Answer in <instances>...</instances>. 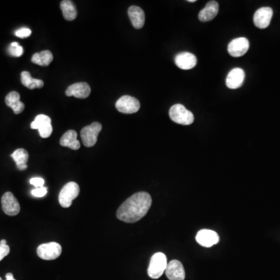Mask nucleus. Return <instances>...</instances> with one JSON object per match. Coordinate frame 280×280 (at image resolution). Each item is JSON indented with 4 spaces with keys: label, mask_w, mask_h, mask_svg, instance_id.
Masks as SVG:
<instances>
[{
    "label": "nucleus",
    "mask_w": 280,
    "mask_h": 280,
    "mask_svg": "<svg viewBox=\"0 0 280 280\" xmlns=\"http://www.w3.org/2000/svg\"><path fill=\"white\" fill-rule=\"evenodd\" d=\"M39 134H40L41 138L46 139L48 138V137H50L52 133V131H53L52 124L41 127L40 129H39Z\"/></svg>",
    "instance_id": "27"
},
{
    "label": "nucleus",
    "mask_w": 280,
    "mask_h": 280,
    "mask_svg": "<svg viewBox=\"0 0 280 280\" xmlns=\"http://www.w3.org/2000/svg\"><path fill=\"white\" fill-rule=\"evenodd\" d=\"M48 193V188L47 187H41V188H35L31 191V195L36 198H42Z\"/></svg>",
    "instance_id": "28"
},
{
    "label": "nucleus",
    "mask_w": 280,
    "mask_h": 280,
    "mask_svg": "<svg viewBox=\"0 0 280 280\" xmlns=\"http://www.w3.org/2000/svg\"><path fill=\"white\" fill-rule=\"evenodd\" d=\"M11 157L20 171H24L27 168V163L28 161L29 154L27 150L23 148H20L12 154Z\"/></svg>",
    "instance_id": "20"
},
{
    "label": "nucleus",
    "mask_w": 280,
    "mask_h": 280,
    "mask_svg": "<svg viewBox=\"0 0 280 280\" xmlns=\"http://www.w3.org/2000/svg\"><path fill=\"white\" fill-rule=\"evenodd\" d=\"M128 14L134 28H142L145 23V14L141 8L132 6L129 8Z\"/></svg>",
    "instance_id": "17"
},
{
    "label": "nucleus",
    "mask_w": 280,
    "mask_h": 280,
    "mask_svg": "<svg viewBox=\"0 0 280 280\" xmlns=\"http://www.w3.org/2000/svg\"><path fill=\"white\" fill-rule=\"evenodd\" d=\"M8 52L14 57H20L23 53V47L20 45L18 42H13L8 48Z\"/></svg>",
    "instance_id": "25"
},
{
    "label": "nucleus",
    "mask_w": 280,
    "mask_h": 280,
    "mask_svg": "<svg viewBox=\"0 0 280 280\" xmlns=\"http://www.w3.org/2000/svg\"><path fill=\"white\" fill-rule=\"evenodd\" d=\"M64 18L69 21H73L77 18V10L75 4L70 0H64L60 4Z\"/></svg>",
    "instance_id": "21"
},
{
    "label": "nucleus",
    "mask_w": 280,
    "mask_h": 280,
    "mask_svg": "<svg viewBox=\"0 0 280 280\" xmlns=\"http://www.w3.org/2000/svg\"><path fill=\"white\" fill-rule=\"evenodd\" d=\"M62 252L61 246L56 242H49L46 244H40L37 249L39 257L43 260H55L61 255Z\"/></svg>",
    "instance_id": "6"
},
{
    "label": "nucleus",
    "mask_w": 280,
    "mask_h": 280,
    "mask_svg": "<svg viewBox=\"0 0 280 280\" xmlns=\"http://www.w3.org/2000/svg\"><path fill=\"white\" fill-rule=\"evenodd\" d=\"M249 40L246 38H238L231 40L228 44L229 54L233 57H240L249 49Z\"/></svg>",
    "instance_id": "9"
},
{
    "label": "nucleus",
    "mask_w": 280,
    "mask_h": 280,
    "mask_svg": "<svg viewBox=\"0 0 280 280\" xmlns=\"http://www.w3.org/2000/svg\"><path fill=\"white\" fill-rule=\"evenodd\" d=\"M6 280H16L14 279V275L12 274V273H9L6 275Z\"/></svg>",
    "instance_id": "31"
},
{
    "label": "nucleus",
    "mask_w": 280,
    "mask_h": 280,
    "mask_svg": "<svg viewBox=\"0 0 280 280\" xmlns=\"http://www.w3.org/2000/svg\"><path fill=\"white\" fill-rule=\"evenodd\" d=\"M80 194V187L77 183L70 181L64 185L60 191L59 201L61 206L69 208L71 206L73 201L76 200Z\"/></svg>",
    "instance_id": "4"
},
{
    "label": "nucleus",
    "mask_w": 280,
    "mask_h": 280,
    "mask_svg": "<svg viewBox=\"0 0 280 280\" xmlns=\"http://www.w3.org/2000/svg\"><path fill=\"white\" fill-rule=\"evenodd\" d=\"M165 274L169 280H184L185 272L180 261L172 260L167 264Z\"/></svg>",
    "instance_id": "12"
},
{
    "label": "nucleus",
    "mask_w": 280,
    "mask_h": 280,
    "mask_svg": "<svg viewBox=\"0 0 280 280\" xmlns=\"http://www.w3.org/2000/svg\"><path fill=\"white\" fill-rule=\"evenodd\" d=\"M167 264V257L162 252L154 254L148 267V276L152 279H159L165 273Z\"/></svg>",
    "instance_id": "2"
},
{
    "label": "nucleus",
    "mask_w": 280,
    "mask_h": 280,
    "mask_svg": "<svg viewBox=\"0 0 280 280\" xmlns=\"http://www.w3.org/2000/svg\"><path fill=\"white\" fill-rule=\"evenodd\" d=\"M30 183L35 188H41V187H44V180L40 177H35L30 180Z\"/></svg>",
    "instance_id": "30"
},
{
    "label": "nucleus",
    "mask_w": 280,
    "mask_h": 280,
    "mask_svg": "<svg viewBox=\"0 0 280 280\" xmlns=\"http://www.w3.org/2000/svg\"><path fill=\"white\" fill-rule=\"evenodd\" d=\"M2 208L6 215L14 217L20 211L19 201L12 192H6L2 197Z\"/></svg>",
    "instance_id": "8"
},
{
    "label": "nucleus",
    "mask_w": 280,
    "mask_h": 280,
    "mask_svg": "<svg viewBox=\"0 0 280 280\" xmlns=\"http://www.w3.org/2000/svg\"><path fill=\"white\" fill-rule=\"evenodd\" d=\"M21 83L30 90L36 88H41L44 86V82L41 80L35 79L31 77L30 73L23 71L21 73Z\"/></svg>",
    "instance_id": "23"
},
{
    "label": "nucleus",
    "mask_w": 280,
    "mask_h": 280,
    "mask_svg": "<svg viewBox=\"0 0 280 280\" xmlns=\"http://www.w3.org/2000/svg\"><path fill=\"white\" fill-rule=\"evenodd\" d=\"M196 239L198 244L205 248H210L218 244L220 241V237L217 232L206 229L200 230L196 235Z\"/></svg>",
    "instance_id": "10"
},
{
    "label": "nucleus",
    "mask_w": 280,
    "mask_h": 280,
    "mask_svg": "<svg viewBox=\"0 0 280 280\" xmlns=\"http://www.w3.org/2000/svg\"><path fill=\"white\" fill-rule=\"evenodd\" d=\"M53 61V55L50 51L45 50L43 52L35 53L31 58L33 63L40 65V66H48Z\"/></svg>",
    "instance_id": "22"
},
{
    "label": "nucleus",
    "mask_w": 280,
    "mask_h": 280,
    "mask_svg": "<svg viewBox=\"0 0 280 280\" xmlns=\"http://www.w3.org/2000/svg\"><path fill=\"white\" fill-rule=\"evenodd\" d=\"M273 15V11L271 8H260L255 12V15H254V23L258 28H267L270 24Z\"/></svg>",
    "instance_id": "11"
},
{
    "label": "nucleus",
    "mask_w": 280,
    "mask_h": 280,
    "mask_svg": "<svg viewBox=\"0 0 280 280\" xmlns=\"http://www.w3.org/2000/svg\"><path fill=\"white\" fill-rule=\"evenodd\" d=\"M188 2H196V0H188Z\"/></svg>",
    "instance_id": "32"
},
{
    "label": "nucleus",
    "mask_w": 280,
    "mask_h": 280,
    "mask_svg": "<svg viewBox=\"0 0 280 280\" xmlns=\"http://www.w3.org/2000/svg\"><path fill=\"white\" fill-rule=\"evenodd\" d=\"M102 129V125L99 122H93L85 126L80 132V137L83 145L86 147H92L98 141L99 133Z\"/></svg>",
    "instance_id": "5"
},
{
    "label": "nucleus",
    "mask_w": 280,
    "mask_h": 280,
    "mask_svg": "<svg viewBox=\"0 0 280 280\" xmlns=\"http://www.w3.org/2000/svg\"><path fill=\"white\" fill-rule=\"evenodd\" d=\"M169 115L174 122L180 125H189L194 121V115L182 104L173 105L169 111Z\"/></svg>",
    "instance_id": "3"
},
{
    "label": "nucleus",
    "mask_w": 280,
    "mask_h": 280,
    "mask_svg": "<svg viewBox=\"0 0 280 280\" xmlns=\"http://www.w3.org/2000/svg\"><path fill=\"white\" fill-rule=\"evenodd\" d=\"M60 145L64 147L70 148L72 150H77L80 148V142L77 140V133L76 131L69 130L61 137Z\"/></svg>",
    "instance_id": "19"
},
{
    "label": "nucleus",
    "mask_w": 280,
    "mask_h": 280,
    "mask_svg": "<svg viewBox=\"0 0 280 280\" xmlns=\"http://www.w3.org/2000/svg\"><path fill=\"white\" fill-rule=\"evenodd\" d=\"M91 89L86 83H77L71 85L65 90L68 97H75L77 98L84 99L90 96Z\"/></svg>",
    "instance_id": "15"
},
{
    "label": "nucleus",
    "mask_w": 280,
    "mask_h": 280,
    "mask_svg": "<svg viewBox=\"0 0 280 280\" xmlns=\"http://www.w3.org/2000/svg\"><path fill=\"white\" fill-rule=\"evenodd\" d=\"M219 12V3L217 1H209L199 14V19L201 22L210 21L217 17Z\"/></svg>",
    "instance_id": "16"
},
{
    "label": "nucleus",
    "mask_w": 280,
    "mask_h": 280,
    "mask_svg": "<svg viewBox=\"0 0 280 280\" xmlns=\"http://www.w3.org/2000/svg\"><path fill=\"white\" fill-rule=\"evenodd\" d=\"M151 205L152 198L149 193L137 192L120 205L117 218L125 223H136L146 215Z\"/></svg>",
    "instance_id": "1"
},
{
    "label": "nucleus",
    "mask_w": 280,
    "mask_h": 280,
    "mask_svg": "<svg viewBox=\"0 0 280 280\" xmlns=\"http://www.w3.org/2000/svg\"><path fill=\"white\" fill-rule=\"evenodd\" d=\"M15 35L20 39H26V38L31 36V30L27 28V27H23V28L19 29L16 31Z\"/></svg>",
    "instance_id": "29"
},
{
    "label": "nucleus",
    "mask_w": 280,
    "mask_h": 280,
    "mask_svg": "<svg viewBox=\"0 0 280 280\" xmlns=\"http://www.w3.org/2000/svg\"><path fill=\"white\" fill-rule=\"evenodd\" d=\"M51 124H52V120L50 118L45 115H37L35 120L31 123V128L32 129L39 130L41 127L51 125Z\"/></svg>",
    "instance_id": "24"
},
{
    "label": "nucleus",
    "mask_w": 280,
    "mask_h": 280,
    "mask_svg": "<svg viewBox=\"0 0 280 280\" xmlns=\"http://www.w3.org/2000/svg\"><path fill=\"white\" fill-rule=\"evenodd\" d=\"M245 73L240 68H234L226 77V84L228 88L235 90L239 88L244 83Z\"/></svg>",
    "instance_id": "13"
},
{
    "label": "nucleus",
    "mask_w": 280,
    "mask_h": 280,
    "mask_svg": "<svg viewBox=\"0 0 280 280\" xmlns=\"http://www.w3.org/2000/svg\"><path fill=\"white\" fill-rule=\"evenodd\" d=\"M175 64L178 67L183 70L193 69L197 64V59L195 55L190 52H181L177 55L175 59Z\"/></svg>",
    "instance_id": "14"
},
{
    "label": "nucleus",
    "mask_w": 280,
    "mask_h": 280,
    "mask_svg": "<svg viewBox=\"0 0 280 280\" xmlns=\"http://www.w3.org/2000/svg\"><path fill=\"white\" fill-rule=\"evenodd\" d=\"M116 109L123 114H133L138 112L140 103L137 98L125 95L119 98L115 104Z\"/></svg>",
    "instance_id": "7"
},
{
    "label": "nucleus",
    "mask_w": 280,
    "mask_h": 280,
    "mask_svg": "<svg viewBox=\"0 0 280 280\" xmlns=\"http://www.w3.org/2000/svg\"><path fill=\"white\" fill-rule=\"evenodd\" d=\"M10 248L6 244V240H2L0 241V261H2L4 258L7 256L10 253Z\"/></svg>",
    "instance_id": "26"
},
{
    "label": "nucleus",
    "mask_w": 280,
    "mask_h": 280,
    "mask_svg": "<svg viewBox=\"0 0 280 280\" xmlns=\"http://www.w3.org/2000/svg\"><path fill=\"white\" fill-rule=\"evenodd\" d=\"M5 101H6V105L11 108L16 115L21 113L25 108L23 102L20 101V96L19 93L16 92V91L9 93L6 95Z\"/></svg>",
    "instance_id": "18"
},
{
    "label": "nucleus",
    "mask_w": 280,
    "mask_h": 280,
    "mask_svg": "<svg viewBox=\"0 0 280 280\" xmlns=\"http://www.w3.org/2000/svg\"><path fill=\"white\" fill-rule=\"evenodd\" d=\"M0 280H2V279L0 277Z\"/></svg>",
    "instance_id": "33"
}]
</instances>
